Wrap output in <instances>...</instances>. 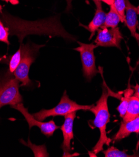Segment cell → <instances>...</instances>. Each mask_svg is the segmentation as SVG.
I'll return each mask as SVG.
<instances>
[{"mask_svg": "<svg viewBox=\"0 0 139 157\" xmlns=\"http://www.w3.org/2000/svg\"><path fill=\"white\" fill-rule=\"evenodd\" d=\"M103 154L105 157H131L137 156L135 155H128L125 151H121L117 148L112 146L103 151Z\"/></svg>", "mask_w": 139, "mask_h": 157, "instance_id": "obj_17", "label": "cell"}, {"mask_svg": "<svg viewBox=\"0 0 139 157\" xmlns=\"http://www.w3.org/2000/svg\"><path fill=\"white\" fill-rule=\"evenodd\" d=\"M96 6L95 13L94 18L92 19L91 22L88 24L87 26L84 27L87 29L91 33V36L89 40H91L93 36L95 35L96 31H97L105 22L106 13L103 11L102 5V2L100 0H92Z\"/></svg>", "mask_w": 139, "mask_h": 157, "instance_id": "obj_11", "label": "cell"}, {"mask_svg": "<svg viewBox=\"0 0 139 157\" xmlns=\"http://www.w3.org/2000/svg\"><path fill=\"white\" fill-rule=\"evenodd\" d=\"M125 24L130 30L131 35L136 40L139 46V35L137 32V7L133 6L129 0H125ZM137 63H139V59Z\"/></svg>", "mask_w": 139, "mask_h": 157, "instance_id": "obj_10", "label": "cell"}, {"mask_svg": "<svg viewBox=\"0 0 139 157\" xmlns=\"http://www.w3.org/2000/svg\"><path fill=\"white\" fill-rule=\"evenodd\" d=\"M114 5L120 16L122 22L125 23V0H114Z\"/></svg>", "mask_w": 139, "mask_h": 157, "instance_id": "obj_18", "label": "cell"}, {"mask_svg": "<svg viewBox=\"0 0 139 157\" xmlns=\"http://www.w3.org/2000/svg\"><path fill=\"white\" fill-rule=\"evenodd\" d=\"M138 133H139V131H138Z\"/></svg>", "mask_w": 139, "mask_h": 157, "instance_id": "obj_25", "label": "cell"}, {"mask_svg": "<svg viewBox=\"0 0 139 157\" xmlns=\"http://www.w3.org/2000/svg\"><path fill=\"white\" fill-rule=\"evenodd\" d=\"M19 83L13 75L6 74L5 78L0 80V108L5 105L11 106L22 102Z\"/></svg>", "mask_w": 139, "mask_h": 157, "instance_id": "obj_5", "label": "cell"}, {"mask_svg": "<svg viewBox=\"0 0 139 157\" xmlns=\"http://www.w3.org/2000/svg\"><path fill=\"white\" fill-rule=\"evenodd\" d=\"M11 107L17 109L18 111L21 113L28 123L29 129H31L33 127H37L40 129L41 132L46 137L52 136L57 129L60 128V127L56 124L53 120L47 122L40 121V120L36 119L33 115L29 114L28 109L25 108L21 103L11 106Z\"/></svg>", "mask_w": 139, "mask_h": 157, "instance_id": "obj_7", "label": "cell"}, {"mask_svg": "<svg viewBox=\"0 0 139 157\" xmlns=\"http://www.w3.org/2000/svg\"><path fill=\"white\" fill-rule=\"evenodd\" d=\"M101 2H104L105 3H106L108 5H112L114 4V0H100Z\"/></svg>", "mask_w": 139, "mask_h": 157, "instance_id": "obj_20", "label": "cell"}, {"mask_svg": "<svg viewBox=\"0 0 139 157\" xmlns=\"http://www.w3.org/2000/svg\"><path fill=\"white\" fill-rule=\"evenodd\" d=\"M65 121L60 127L64 135V142L61 148L63 150V156H71L72 155L71 148V140L74 138L73 135V122L76 117V112L69 113L65 117Z\"/></svg>", "mask_w": 139, "mask_h": 157, "instance_id": "obj_9", "label": "cell"}, {"mask_svg": "<svg viewBox=\"0 0 139 157\" xmlns=\"http://www.w3.org/2000/svg\"><path fill=\"white\" fill-rule=\"evenodd\" d=\"M21 44V59L17 70L13 73L14 78L21 84L20 86H28L32 84L29 78V71L31 65L35 61L39 50L44 45L33 44L28 42Z\"/></svg>", "mask_w": 139, "mask_h": 157, "instance_id": "obj_3", "label": "cell"}, {"mask_svg": "<svg viewBox=\"0 0 139 157\" xmlns=\"http://www.w3.org/2000/svg\"><path fill=\"white\" fill-rule=\"evenodd\" d=\"M10 35L9 29L5 26L3 21L0 19V41L3 42L8 45L10 44L9 36Z\"/></svg>", "mask_w": 139, "mask_h": 157, "instance_id": "obj_19", "label": "cell"}, {"mask_svg": "<svg viewBox=\"0 0 139 157\" xmlns=\"http://www.w3.org/2000/svg\"><path fill=\"white\" fill-rule=\"evenodd\" d=\"M137 14L139 15V5L137 7Z\"/></svg>", "mask_w": 139, "mask_h": 157, "instance_id": "obj_24", "label": "cell"}, {"mask_svg": "<svg viewBox=\"0 0 139 157\" xmlns=\"http://www.w3.org/2000/svg\"><path fill=\"white\" fill-rule=\"evenodd\" d=\"M21 59V44H20V46L19 49L17 52H15L13 55H11L7 60L5 61L8 65V70L6 72L8 75H13L15 70H17L18 67L20 63Z\"/></svg>", "mask_w": 139, "mask_h": 157, "instance_id": "obj_15", "label": "cell"}, {"mask_svg": "<svg viewBox=\"0 0 139 157\" xmlns=\"http://www.w3.org/2000/svg\"><path fill=\"white\" fill-rule=\"evenodd\" d=\"M133 88H134V90H135V93L139 94V85L136 84V85H135V86H133Z\"/></svg>", "mask_w": 139, "mask_h": 157, "instance_id": "obj_22", "label": "cell"}, {"mask_svg": "<svg viewBox=\"0 0 139 157\" xmlns=\"http://www.w3.org/2000/svg\"><path fill=\"white\" fill-rule=\"evenodd\" d=\"M139 115V99L133 95L130 97L127 111L123 117V121L127 122L132 120Z\"/></svg>", "mask_w": 139, "mask_h": 157, "instance_id": "obj_13", "label": "cell"}, {"mask_svg": "<svg viewBox=\"0 0 139 157\" xmlns=\"http://www.w3.org/2000/svg\"><path fill=\"white\" fill-rule=\"evenodd\" d=\"M133 91H134L132 89L130 88H127V90H125L124 95H123V97L121 98V102L117 109L119 113L120 116L122 118L123 117V116L125 115L126 113L129 100L130 97L133 95Z\"/></svg>", "mask_w": 139, "mask_h": 157, "instance_id": "obj_16", "label": "cell"}, {"mask_svg": "<svg viewBox=\"0 0 139 157\" xmlns=\"http://www.w3.org/2000/svg\"><path fill=\"white\" fill-rule=\"evenodd\" d=\"M133 95H134V96H135V97H137V98L139 99V94L135 93L133 94Z\"/></svg>", "mask_w": 139, "mask_h": 157, "instance_id": "obj_23", "label": "cell"}, {"mask_svg": "<svg viewBox=\"0 0 139 157\" xmlns=\"http://www.w3.org/2000/svg\"><path fill=\"white\" fill-rule=\"evenodd\" d=\"M77 43H79V46L74 48V50L80 53L83 76L88 81L90 82L92 78L99 72L96 68L95 56L94 55V50L98 46L94 43L87 44L80 41Z\"/></svg>", "mask_w": 139, "mask_h": 157, "instance_id": "obj_6", "label": "cell"}, {"mask_svg": "<svg viewBox=\"0 0 139 157\" xmlns=\"http://www.w3.org/2000/svg\"><path fill=\"white\" fill-rule=\"evenodd\" d=\"M92 106L93 105H82L77 104L75 101L69 98L67 91H65L60 103L55 107L50 109H42L40 112L34 113L33 115L38 120L43 121L46 118L50 117H65L69 113L75 112H76L79 110H90Z\"/></svg>", "mask_w": 139, "mask_h": 157, "instance_id": "obj_4", "label": "cell"}, {"mask_svg": "<svg viewBox=\"0 0 139 157\" xmlns=\"http://www.w3.org/2000/svg\"><path fill=\"white\" fill-rule=\"evenodd\" d=\"M67 3V7L66 8V11H68L71 8V2L73 0H66Z\"/></svg>", "mask_w": 139, "mask_h": 157, "instance_id": "obj_21", "label": "cell"}, {"mask_svg": "<svg viewBox=\"0 0 139 157\" xmlns=\"http://www.w3.org/2000/svg\"><path fill=\"white\" fill-rule=\"evenodd\" d=\"M109 89L107 88L105 82H103L102 86V94L101 97L97 101L96 105L91 106L90 112L95 115V119L93 121L94 127L100 130V138L95 146L92 149L94 155L103 151L104 145L109 146L111 142V139L106 136V124L110 121V115L108 107V98L110 95Z\"/></svg>", "mask_w": 139, "mask_h": 157, "instance_id": "obj_2", "label": "cell"}, {"mask_svg": "<svg viewBox=\"0 0 139 157\" xmlns=\"http://www.w3.org/2000/svg\"><path fill=\"white\" fill-rule=\"evenodd\" d=\"M1 19L9 29L10 35L18 36L19 42L22 43L25 37L28 35H45L50 37L59 36L67 41L73 42L76 38L66 31L60 21V15L37 20L29 21L13 17L7 12L2 13Z\"/></svg>", "mask_w": 139, "mask_h": 157, "instance_id": "obj_1", "label": "cell"}, {"mask_svg": "<svg viewBox=\"0 0 139 157\" xmlns=\"http://www.w3.org/2000/svg\"><path fill=\"white\" fill-rule=\"evenodd\" d=\"M139 131V115L131 121H122L117 133L114 136V142H118L121 140L129 136L132 133H137Z\"/></svg>", "mask_w": 139, "mask_h": 157, "instance_id": "obj_12", "label": "cell"}, {"mask_svg": "<svg viewBox=\"0 0 139 157\" xmlns=\"http://www.w3.org/2000/svg\"><path fill=\"white\" fill-rule=\"evenodd\" d=\"M122 22L120 16L117 11L114 4L110 6V11L106 14L105 22L100 28H114L117 27L118 23Z\"/></svg>", "mask_w": 139, "mask_h": 157, "instance_id": "obj_14", "label": "cell"}, {"mask_svg": "<svg viewBox=\"0 0 139 157\" xmlns=\"http://www.w3.org/2000/svg\"><path fill=\"white\" fill-rule=\"evenodd\" d=\"M97 31V36L94 41L96 45L102 47H116L121 50L120 43L123 37L119 28H100Z\"/></svg>", "mask_w": 139, "mask_h": 157, "instance_id": "obj_8", "label": "cell"}]
</instances>
